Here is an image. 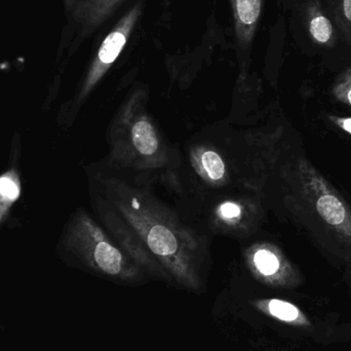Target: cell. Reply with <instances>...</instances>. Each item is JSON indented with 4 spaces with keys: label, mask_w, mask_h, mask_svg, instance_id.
Returning a JSON list of instances; mask_svg holds the SVG:
<instances>
[{
    "label": "cell",
    "mask_w": 351,
    "mask_h": 351,
    "mask_svg": "<svg viewBox=\"0 0 351 351\" xmlns=\"http://www.w3.org/2000/svg\"><path fill=\"white\" fill-rule=\"evenodd\" d=\"M68 245L86 265L112 278L135 280L141 266L86 213H80L70 227Z\"/></svg>",
    "instance_id": "obj_5"
},
{
    "label": "cell",
    "mask_w": 351,
    "mask_h": 351,
    "mask_svg": "<svg viewBox=\"0 0 351 351\" xmlns=\"http://www.w3.org/2000/svg\"><path fill=\"white\" fill-rule=\"evenodd\" d=\"M329 121L335 125L338 129L342 130L346 133L351 135V117H335L330 115Z\"/></svg>",
    "instance_id": "obj_14"
},
{
    "label": "cell",
    "mask_w": 351,
    "mask_h": 351,
    "mask_svg": "<svg viewBox=\"0 0 351 351\" xmlns=\"http://www.w3.org/2000/svg\"><path fill=\"white\" fill-rule=\"evenodd\" d=\"M109 171L152 182L170 176L180 166V156L171 149L160 127L146 110L142 95L121 106L109 130Z\"/></svg>",
    "instance_id": "obj_2"
},
{
    "label": "cell",
    "mask_w": 351,
    "mask_h": 351,
    "mask_svg": "<svg viewBox=\"0 0 351 351\" xmlns=\"http://www.w3.org/2000/svg\"><path fill=\"white\" fill-rule=\"evenodd\" d=\"M293 202L319 231L351 249V208L337 190L306 158L288 170Z\"/></svg>",
    "instance_id": "obj_3"
},
{
    "label": "cell",
    "mask_w": 351,
    "mask_h": 351,
    "mask_svg": "<svg viewBox=\"0 0 351 351\" xmlns=\"http://www.w3.org/2000/svg\"><path fill=\"white\" fill-rule=\"evenodd\" d=\"M21 194V182L14 171L0 176V223Z\"/></svg>",
    "instance_id": "obj_11"
},
{
    "label": "cell",
    "mask_w": 351,
    "mask_h": 351,
    "mask_svg": "<svg viewBox=\"0 0 351 351\" xmlns=\"http://www.w3.org/2000/svg\"><path fill=\"white\" fill-rule=\"evenodd\" d=\"M148 184L106 171L98 199L105 229L142 268L198 288V266L208 256V237L156 197Z\"/></svg>",
    "instance_id": "obj_1"
},
{
    "label": "cell",
    "mask_w": 351,
    "mask_h": 351,
    "mask_svg": "<svg viewBox=\"0 0 351 351\" xmlns=\"http://www.w3.org/2000/svg\"><path fill=\"white\" fill-rule=\"evenodd\" d=\"M237 38L243 47L251 43L261 14L262 0H230Z\"/></svg>",
    "instance_id": "obj_8"
},
{
    "label": "cell",
    "mask_w": 351,
    "mask_h": 351,
    "mask_svg": "<svg viewBox=\"0 0 351 351\" xmlns=\"http://www.w3.org/2000/svg\"><path fill=\"white\" fill-rule=\"evenodd\" d=\"M119 1L121 0H88L80 6L76 16L86 30H90L108 16Z\"/></svg>",
    "instance_id": "obj_9"
},
{
    "label": "cell",
    "mask_w": 351,
    "mask_h": 351,
    "mask_svg": "<svg viewBox=\"0 0 351 351\" xmlns=\"http://www.w3.org/2000/svg\"><path fill=\"white\" fill-rule=\"evenodd\" d=\"M342 10H343L346 18L351 23V0H343V2H342Z\"/></svg>",
    "instance_id": "obj_15"
},
{
    "label": "cell",
    "mask_w": 351,
    "mask_h": 351,
    "mask_svg": "<svg viewBox=\"0 0 351 351\" xmlns=\"http://www.w3.org/2000/svg\"><path fill=\"white\" fill-rule=\"evenodd\" d=\"M247 260L259 278L272 286L289 288L300 282L296 268L276 245L255 243L247 251Z\"/></svg>",
    "instance_id": "obj_6"
},
{
    "label": "cell",
    "mask_w": 351,
    "mask_h": 351,
    "mask_svg": "<svg viewBox=\"0 0 351 351\" xmlns=\"http://www.w3.org/2000/svg\"><path fill=\"white\" fill-rule=\"evenodd\" d=\"M268 313L276 319L285 323L295 324V325H306L308 322L296 305L288 301L271 299L265 303Z\"/></svg>",
    "instance_id": "obj_12"
},
{
    "label": "cell",
    "mask_w": 351,
    "mask_h": 351,
    "mask_svg": "<svg viewBox=\"0 0 351 351\" xmlns=\"http://www.w3.org/2000/svg\"><path fill=\"white\" fill-rule=\"evenodd\" d=\"M336 100L351 107V67L338 77L332 88Z\"/></svg>",
    "instance_id": "obj_13"
},
{
    "label": "cell",
    "mask_w": 351,
    "mask_h": 351,
    "mask_svg": "<svg viewBox=\"0 0 351 351\" xmlns=\"http://www.w3.org/2000/svg\"><path fill=\"white\" fill-rule=\"evenodd\" d=\"M180 214L202 234L210 233L245 237L257 229L262 208L255 194L233 192L180 200Z\"/></svg>",
    "instance_id": "obj_4"
},
{
    "label": "cell",
    "mask_w": 351,
    "mask_h": 351,
    "mask_svg": "<svg viewBox=\"0 0 351 351\" xmlns=\"http://www.w3.org/2000/svg\"><path fill=\"white\" fill-rule=\"evenodd\" d=\"M308 29L311 36L319 45H330L333 41L334 28L331 21L317 6L308 10Z\"/></svg>",
    "instance_id": "obj_10"
},
{
    "label": "cell",
    "mask_w": 351,
    "mask_h": 351,
    "mask_svg": "<svg viewBox=\"0 0 351 351\" xmlns=\"http://www.w3.org/2000/svg\"><path fill=\"white\" fill-rule=\"evenodd\" d=\"M68 1H70V0H68Z\"/></svg>",
    "instance_id": "obj_16"
},
{
    "label": "cell",
    "mask_w": 351,
    "mask_h": 351,
    "mask_svg": "<svg viewBox=\"0 0 351 351\" xmlns=\"http://www.w3.org/2000/svg\"><path fill=\"white\" fill-rule=\"evenodd\" d=\"M141 14V5L134 6L130 10L123 18L117 23L112 31L107 35L106 38L101 45L96 60L93 63L92 68L88 72L86 84L84 86L82 96H86L97 82L103 77L105 73L108 71L109 68L114 63L115 60L119 58V53L123 51L125 45L129 40L132 31L135 28L136 23Z\"/></svg>",
    "instance_id": "obj_7"
}]
</instances>
